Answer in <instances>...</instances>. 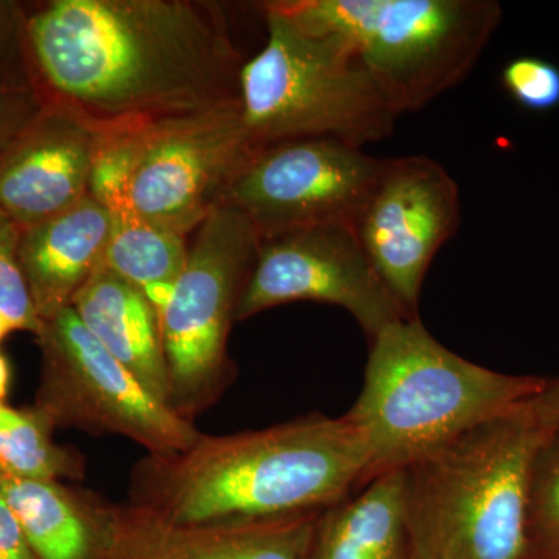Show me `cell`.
I'll use <instances>...</instances> for the list:
<instances>
[{"label":"cell","mask_w":559,"mask_h":559,"mask_svg":"<svg viewBox=\"0 0 559 559\" xmlns=\"http://www.w3.org/2000/svg\"><path fill=\"white\" fill-rule=\"evenodd\" d=\"M47 100L100 130L240 105V55L189 0H55L25 24Z\"/></svg>","instance_id":"cell-1"},{"label":"cell","mask_w":559,"mask_h":559,"mask_svg":"<svg viewBox=\"0 0 559 559\" xmlns=\"http://www.w3.org/2000/svg\"><path fill=\"white\" fill-rule=\"evenodd\" d=\"M369 452L345 415L230 436L134 466L131 503L179 524L272 520L329 509L362 487Z\"/></svg>","instance_id":"cell-2"},{"label":"cell","mask_w":559,"mask_h":559,"mask_svg":"<svg viewBox=\"0 0 559 559\" xmlns=\"http://www.w3.org/2000/svg\"><path fill=\"white\" fill-rule=\"evenodd\" d=\"M370 342L362 389L345 414L369 452L366 484L520 411L549 384L463 359L419 318L392 323Z\"/></svg>","instance_id":"cell-3"},{"label":"cell","mask_w":559,"mask_h":559,"mask_svg":"<svg viewBox=\"0 0 559 559\" xmlns=\"http://www.w3.org/2000/svg\"><path fill=\"white\" fill-rule=\"evenodd\" d=\"M530 403L403 469L412 559H527L530 477L547 433Z\"/></svg>","instance_id":"cell-4"},{"label":"cell","mask_w":559,"mask_h":559,"mask_svg":"<svg viewBox=\"0 0 559 559\" xmlns=\"http://www.w3.org/2000/svg\"><path fill=\"white\" fill-rule=\"evenodd\" d=\"M267 40L240 70L242 121L259 148L294 139H336L364 148L390 138L400 114L341 36L263 3Z\"/></svg>","instance_id":"cell-5"},{"label":"cell","mask_w":559,"mask_h":559,"mask_svg":"<svg viewBox=\"0 0 559 559\" xmlns=\"http://www.w3.org/2000/svg\"><path fill=\"white\" fill-rule=\"evenodd\" d=\"M278 5L347 40L400 116L459 86L502 21L495 0H282Z\"/></svg>","instance_id":"cell-6"},{"label":"cell","mask_w":559,"mask_h":559,"mask_svg":"<svg viewBox=\"0 0 559 559\" xmlns=\"http://www.w3.org/2000/svg\"><path fill=\"white\" fill-rule=\"evenodd\" d=\"M259 248L252 224L218 205L194 230L182 274L159 311L171 407L190 421L234 374L227 340Z\"/></svg>","instance_id":"cell-7"},{"label":"cell","mask_w":559,"mask_h":559,"mask_svg":"<svg viewBox=\"0 0 559 559\" xmlns=\"http://www.w3.org/2000/svg\"><path fill=\"white\" fill-rule=\"evenodd\" d=\"M123 128L132 164L120 212L182 237L223 204L261 150L246 130L241 105Z\"/></svg>","instance_id":"cell-8"},{"label":"cell","mask_w":559,"mask_h":559,"mask_svg":"<svg viewBox=\"0 0 559 559\" xmlns=\"http://www.w3.org/2000/svg\"><path fill=\"white\" fill-rule=\"evenodd\" d=\"M43 384L36 409L51 425L134 441L150 455L187 450L201 436L193 421L151 395L95 340L73 308L40 322Z\"/></svg>","instance_id":"cell-9"},{"label":"cell","mask_w":559,"mask_h":559,"mask_svg":"<svg viewBox=\"0 0 559 559\" xmlns=\"http://www.w3.org/2000/svg\"><path fill=\"white\" fill-rule=\"evenodd\" d=\"M382 165L341 140H285L257 153L223 204L240 212L260 241L320 224L356 226Z\"/></svg>","instance_id":"cell-10"},{"label":"cell","mask_w":559,"mask_h":559,"mask_svg":"<svg viewBox=\"0 0 559 559\" xmlns=\"http://www.w3.org/2000/svg\"><path fill=\"white\" fill-rule=\"evenodd\" d=\"M293 301L342 308L370 341L409 319L371 266L352 224H320L260 241L237 320Z\"/></svg>","instance_id":"cell-11"},{"label":"cell","mask_w":559,"mask_h":559,"mask_svg":"<svg viewBox=\"0 0 559 559\" xmlns=\"http://www.w3.org/2000/svg\"><path fill=\"white\" fill-rule=\"evenodd\" d=\"M460 212L457 182L439 162L384 159L355 229L371 266L409 319L419 318L426 274L457 231Z\"/></svg>","instance_id":"cell-12"},{"label":"cell","mask_w":559,"mask_h":559,"mask_svg":"<svg viewBox=\"0 0 559 559\" xmlns=\"http://www.w3.org/2000/svg\"><path fill=\"white\" fill-rule=\"evenodd\" d=\"M320 511L179 524L134 503H103L98 559H307Z\"/></svg>","instance_id":"cell-13"},{"label":"cell","mask_w":559,"mask_h":559,"mask_svg":"<svg viewBox=\"0 0 559 559\" xmlns=\"http://www.w3.org/2000/svg\"><path fill=\"white\" fill-rule=\"evenodd\" d=\"M100 138V128L72 109L44 102L0 157V209L27 230L79 204Z\"/></svg>","instance_id":"cell-14"},{"label":"cell","mask_w":559,"mask_h":559,"mask_svg":"<svg viewBox=\"0 0 559 559\" xmlns=\"http://www.w3.org/2000/svg\"><path fill=\"white\" fill-rule=\"evenodd\" d=\"M114 215L90 194L61 215L22 230L20 261L40 322L72 307L103 264Z\"/></svg>","instance_id":"cell-15"},{"label":"cell","mask_w":559,"mask_h":559,"mask_svg":"<svg viewBox=\"0 0 559 559\" xmlns=\"http://www.w3.org/2000/svg\"><path fill=\"white\" fill-rule=\"evenodd\" d=\"M72 308L92 336L127 367L151 395L171 406L159 312L142 290L102 264L79 290Z\"/></svg>","instance_id":"cell-16"},{"label":"cell","mask_w":559,"mask_h":559,"mask_svg":"<svg viewBox=\"0 0 559 559\" xmlns=\"http://www.w3.org/2000/svg\"><path fill=\"white\" fill-rule=\"evenodd\" d=\"M403 480L390 471L320 511L307 559H412Z\"/></svg>","instance_id":"cell-17"},{"label":"cell","mask_w":559,"mask_h":559,"mask_svg":"<svg viewBox=\"0 0 559 559\" xmlns=\"http://www.w3.org/2000/svg\"><path fill=\"white\" fill-rule=\"evenodd\" d=\"M7 500L36 559H98L102 502L79 496L60 481L5 477Z\"/></svg>","instance_id":"cell-18"},{"label":"cell","mask_w":559,"mask_h":559,"mask_svg":"<svg viewBox=\"0 0 559 559\" xmlns=\"http://www.w3.org/2000/svg\"><path fill=\"white\" fill-rule=\"evenodd\" d=\"M112 215L103 266L142 290L159 312L186 266L189 241L130 212Z\"/></svg>","instance_id":"cell-19"},{"label":"cell","mask_w":559,"mask_h":559,"mask_svg":"<svg viewBox=\"0 0 559 559\" xmlns=\"http://www.w3.org/2000/svg\"><path fill=\"white\" fill-rule=\"evenodd\" d=\"M53 425L38 409L0 406V471L14 479H80L84 462L51 439Z\"/></svg>","instance_id":"cell-20"},{"label":"cell","mask_w":559,"mask_h":559,"mask_svg":"<svg viewBox=\"0 0 559 559\" xmlns=\"http://www.w3.org/2000/svg\"><path fill=\"white\" fill-rule=\"evenodd\" d=\"M527 559H559V426L547 430L530 477Z\"/></svg>","instance_id":"cell-21"},{"label":"cell","mask_w":559,"mask_h":559,"mask_svg":"<svg viewBox=\"0 0 559 559\" xmlns=\"http://www.w3.org/2000/svg\"><path fill=\"white\" fill-rule=\"evenodd\" d=\"M21 234L16 223L0 209V311L17 330L36 334L40 320L21 270Z\"/></svg>","instance_id":"cell-22"},{"label":"cell","mask_w":559,"mask_h":559,"mask_svg":"<svg viewBox=\"0 0 559 559\" xmlns=\"http://www.w3.org/2000/svg\"><path fill=\"white\" fill-rule=\"evenodd\" d=\"M503 90L521 108L546 112L559 106V68L539 57L513 58L500 73Z\"/></svg>","instance_id":"cell-23"},{"label":"cell","mask_w":559,"mask_h":559,"mask_svg":"<svg viewBox=\"0 0 559 559\" xmlns=\"http://www.w3.org/2000/svg\"><path fill=\"white\" fill-rule=\"evenodd\" d=\"M43 95L28 87L0 86V157L44 106Z\"/></svg>","instance_id":"cell-24"},{"label":"cell","mask_w":559,"mask_h":559,"mask_svg":"<svg viewBox=\"0 0 559 559\" xmlns=\"http://www.w3.org/2000/svg\"><path fill=\"white\" fill-rule=\"evenodd\" d=\"M0 559H36L20 522L0 495Z\"/></svg>","instance_id":"cell-25"},{"label":"cell","mask_w":559,"mask_h":559,"mask_svg":"<svg viewBox=\"0 0 559 559\" xmlns=\"http://www.w3.org/2000/svg\"><path fill=\"white\" fill-rule=\"evenodd\" d=\"M10 385V366L9 360H7L5 356L0 353V406L3 404V400H5L7 392H9Z\"/></svg>","instance_id":"cell-26"},{"label":"cell","mask_w":559,"mask_h":559,"mask_svg":"<svg viewBox=\"0 0 559 559\" xmlns=\"http://www.w3.org/2000/svg\"><path fill=\"white\" fill-rule=\"evenodd\" d=\"M16 325H14L13 322L9 318H7L5 314H3L2 311H0V342L5 340L7 336H9L10 333H13V331H16Z\"/></svg>","instance_id":"cell-27"},{"label":"cell","mask_w":559,"mask_h":559,"mask_svg":"<svg viewBox=\"0 0 559 559\" xmlns=\"http://www.w3.org/2000/svg\"><path fill=\"white\" fill-rule=\"evenodd\" d=\"M5 479V474L0 471V484H2V480Z\"/></svg>","instance_id":"cell-28"}]
</instances>
